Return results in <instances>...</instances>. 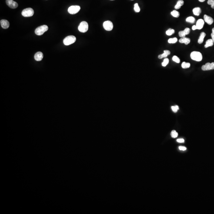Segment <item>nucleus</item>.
I'll use <instances>...</instances> for the list:
<instances>
[{
  "label": "nucleus",
  "mask_w": 214,
  "mask_h": 214,
  "mask_svg": "<svg viewBox=\"0 0 214 214\" xmlns=\"http://www.w3.org/2000/svg\"><path fill=\"white\" fill-rule=\"evenodd\" d=\"M34 10L31 8H29L24 9L21 13L22 15L25 17H31L34 15Z\"/></svg>",
  "instance_id": "obj_4"
},
{
  "label": "nucleus",
  "mask_w": 214,
  "mask_h": 214,
  "mask_svg": "<svg viewBox=\"0 0 214 214\" xmlns=\"http://www.w3.org/2000/svg\"><path fill=\"white\" fill-rule=\"evenodd\" d=\"M179 149L182 151H185L186 150V148L185 147H183V146H180L179 147Z\"/></svg>",
  "instance_id": "obj_34"
},
{
  "label": "nucleus",
  "mask_w": 214,
  "mask_h": 214,
  "mask_svg": "<svg viewBox=\"0 0 214 214\" xmlns=\"http://www.w3.org/2000/svg\"><path fill=\"white\" fill-rule=\"evenodd\" d=\"M48 29V27L46 25H43L39 26L35 30V34L37 35H41L47 31Z\"/></svg>",
  "instance_id": "obj_2"
},
{
  "label": "nucleus",
  "mask_w": 214,
  "mask_h": 214,
  "mask_svg": "<svg viewBox=\"0 0 214 214\" xmlns=\"http://www.w3.org/2000/svg\"><path fill=\"white\" fill-rule=\"evenodd\" d=\"M193 14L196 16H199L201 13V10L200 8L196 7L193 9Z\"/></svg>",
  "instance_id": "obj_16"
},
{
  "label": "nucleus",
  "mask_w": 214,
  "mask_h": 214,
  "mask_svg": "<svg viewBox=\"0 0 214 214\" xmlns=\"http://www.w3.org/2000/svg\"><path fill=\"white\" fill-rule=\"evenodd\" d=\"M171 14L175 17H178L180 16V13L178 11H177L176 10H173L172 11L171 13Z\"/></svg>",
  "instance_id": "obj_21"
},
{
  "label": "nucleus",
  "mask_w": 214,
  "mask_h": 214,
  "mask_svg": "<svg viewBox=\"0 0 214 214\" xmlns=\"http://www.w3.org/2000/svg\"><path fill=\"white\" fill-rule=\"evenodd\" d=\"M186 21L188 22L193 24V23H194L195 21V19L194 17L190 16V17H187V18L186 19Z\"/></svg>",
  "instance_id": "obj_20"
},
{
  "label": "nucleus",
  "mask_w": 214,
  "mask_h": 214,
  "mask_svg": "<svg viewBox=\"0 0 214 214\" xmlns=\"http://www.w3.org/2000/svg\"><path fill=\"white\" fill-rule=\"evenodd\" d=\"M190 66V63H186V62H183L182 64V67L183 69H186L189 67Z\"/></svg>",
  "instance_id": "obj_23"
},
{
  "label": "nucleus",
  "mask_w": 214,
  "mask_h": 214,
  "mask_svg": "<svg viewBox=\"0 0 214 214\" xmlns=\"http://www.w3.org/2000/svg\"><path fill=\"white\" fill-rule=\"evenodd\" d=\"M211 36L212 39H213V41L214 42V28L212 29V33L211 34Z\"/></svg>",
  "instance_id": "obj_33"
},
{
  "label": "nucleus",
  "mask_w": 214,
  "mask_h": 214,
  "mask_svg": "<svg viewBox=\"0 0 214 214\" xmlns=\"http://www.w3.org/2000/svg\"><path fill=\"white\" fill-rule=\"evenodd\" d=\"M43 55L42 52H37L35 54V56H34L35 59V60L37 61H40L42 60V59H43Z\"/></svg>",
  "instance_id": "obj_13"
},
{
  "label": "nucleus",
  "mask_w": 214,
  "mask_h": 214,
  "mask_svg": "<svg viewBox=\"0 0 214 214\" xmlns=\"http://www.w3.org/2000/svg\"><path fill=\"white\" fill-rule=\"evenodd\" d=\"M206 36V34L205 32L201 33V34L200 36L199 37V38L198 40V43L199 44H201L203 42V41H204V38Z\"/></svg>",
  "instance_id": "obj_17"
},
{
  "label": "nucleus",
  "mask_w": 214,
  "mask_h": 214,
  "mask_svg": "<svg viewBox=\"0 0 214 214\" xmlns=\"http://www.w3.org/2000/svg\"><path fill=\"white\" fill-rule=\"evenodd\" d=\"M190 39L188 38H181L179 40V42L181 43H185V45H188L190 42Z\"/></svg>",
  "instance_id": "obj_14"
},
{
  "label": "nucleus",
  "mask_w": 214,
  "mask_h": 214,
  "mask_svg": "<svg viewBox=\"0 0 214 214\" xmlns=\"http://www.w3.org/2000/svg\"><path fill=\"white\" fill-rule=\"evenodd\" d=\"M207 4L209 5H211L212 8L214 9V0H208Z\"/></svg>",
  "instance_id": "obj_30"
},
{
  "label": "nucleus",
  "mask_w": 214,
  "mask_h": 214,
  "mask_svg": "<svg viewBox=\"0 0 214 214\" xmlns=\"http://www.w3.org/2000/svg\"><path fill=\"white\" fill-rule=\"evenodd\" d=\"M171 108H172V111L174 112H175V113H176L177 111H178V110L179 109L178 105H176L175 106H172L171 107Z\"/></svg>",
  "instance_id": "obj_31"
},
{
  "label": "nucleus",
  "mask_w": 214,
  "mask_h": 214,
  "mask_svg": "<svg viewBox=\"0 0 214 214\" xmlns=\"http://www.w3.org/2000/svg\"><path fill=\"white\" fill-rule=\"evenodd\" d=\"M204 21L209 25H211L214 21V20L212 17L207 15H205L204 16Z\"/></svg>",
  "instance_id": "obj_12"
},
{
  "label": "nucleus",
  "mask_w": 214,
  "mask_h": 214,
  "mask_svg": "<svg viewBox=\"0 0 214 214\" xmlns=\"http://www.w3.org/2000/svg\"><path fill=\"white\" fill-rule=\"evenodd\" d=\"M134 10L136 13H139L140 11V8L137 3L134 5Z\"/></svg>",
  "instance_id": "obj_27"
},
{
  "label": "nucleus",
  "mask_w": 214,
  "mask_h": 214,
  "mask_svg": "<svg viewBox=\"0 0 214 214\" xmlns=\"http://www.w3.org/2000/svg\"><path fill=\"white\" fill-rule=\"evenodd\" d=\"M103 27L105 30L110 31L113 29V23L111 21H106L104 23Z\"/></svg>",
  "instance_id": "obj_7"
},
{
  "label": "nucleus",
  "mask_w": 214,
  "mask_h": 214,
  "mask_svg": "<svg viewBox=\"0 0 214 214\" xmlns=\"http://www.w3.org/2000/svg\"><path fill=\"white\" fill-rule=\"evenodd\" d=\"M200 2H204L206 0H198Z\"/></svg>",
  "instance_id": "obj_37"
},
{
  "label": "nucleus",
  "mask_w": 214,
  "mask_h": 214,
  "mask_svg": "<svg viewBox=\"0 0 214 214\" xmlns=\"http://www.w3.org/2000/svg\"><path fill=\"white\" fill-rule=\"evenodd\" d=\"M171 136L172 138H176L178 136V133L176 132V130H173L171 132Z\"/></svg>",
  "instance_id": "obj_25"
},
{
  "label": "nucleus",
  "mask_w": 214,
  "mask_h": 214,
  "mask_svg": "<svg viewBox=\"0 0 214 214\" xmlns=\"http://www.w3.org/2000/svg\"><path fill=\"white\" fill-rule=\"evenodd\" d=\"M178 34H179V36H180V37L181 38H185V36H186V35L185 34V32L184 31H180L178 33Z\"/></svg>",
  "instance_id": "obj_29"
},
{
  "label": "nucleus",
  "mask_w": 214,
  "mask_h": 214,
  "mask_svg": "<svg viewBox=\"0 0 214 214\" xmlns=\"http://www.w3.org/2000/svg\"><path fill=\"white\" fill-rule=\"evenodd\" d=\"M7 5L12 9H15L18 7V4L13 0H6Z\"/></svg>",
  "instance_id": "obj_9"
},
{
  "label": "nucleus",
  "mask_w": 214,
  "mask_h": 214,
  "mask_svg": "<svg viewBox=\"0 0 214 214\" xmlns=\"http://www.w3.org/2000/svg\"><path fill=\"white\" fill-rule=\"evenodd\" d=\"M0 24L2 28L4 29H8L10 26L9 21L6 20H2L0 21Z\"/></svg>",
  "instance_id": "obj_11"
},
{
  "label": "nucleus",
  "mask_w": 214,
  "mask_h": 214,
  "mask_svg": "<svg viewBox=\"0 0 214 214\" xmlns=\"http://www.w3.org/2000/svg\"><path fill=\"white\" fill-rule=\"evenodd\" d=\"M172 60L175 62H176L177 63H179L180 62V59L179 58L177 57V56H173L172 57Z\"/></svg>",
  "instance_id": "obj_28"
},
{
  "label": "nucleus",
  "mask_w": 214,
  "mask_h": 214,
  "mask_svg": "<svg viewBox=\"0 0 214 214\" xmlns=\"http://www.w3.org/2000/svg\"><path fill=\"white\" fill-rule=\"evenodd\" d=\"M80 6H72L69 8L68 13L71 14H77L80 10Z\"/></svg>",
  "instance_id": "obj_6"
},
{
  "label": "nucleus",
  "mask_w": 214,
  "mask_h": 214,
  "mask_svg": "<svg viewBox=\"0 0 214 214\" xmlns=\"http://www.w3.org/2000/svg\"><path fill=\"white\" fill-rule=\"evenodd\" d=\"M178 41V39L176 37L173 38H169L168 40V42L169 43L174 44L177 42Z\"/></svg>",
  "instance_id": "obj_24"
},
{
  "label": "nucleus",
  "mask_w": 214,
  "mask_h": 214,
  "mask_svg": "<svg viewBox=\"0 0 214 214\" xmlns=\"http://www.w3.org/2000/svg\"><path fill=\"white\" fill-rule=\"evenodd\" d=\"M190 29L189 28H186L184 30V31L185 32V34L186 35H188L189 34V32H190Z\"/></svg>",
  "instance_id": "obj_32"
},
{
  "label": "nucleus",
  "mask_w": 214,
  "mask_h": 214,
  "mask_svg": "<svg viewBox=\"0 0 214 214\" xmlns=\"http://www.w3.org/2000/svg\"><path fill=\"white\" fill-rule=\"evenodd\" d=\"M171 52L168 50H164V53L161 55H159L158 56V58L159 59H162L164 58H166L167 56L170 55Z\"/></svg>",
  "instance_id": "obj_15"
},
{
  "label": "nucleus",
  "mask_w": 214,
  "mask_h": 214,
  "mask_svg": "<svg viewBox=\"0 0 214 214\" xmlns=\"http://www.w3.org/2000/svg\"><path fill=\"white\" fill-rule=\"evenodd\" d=\"M190 57L192 59L197 62L201 61L203 58L201 53L197 51L192 52L191 53Z\"/></svg>",
  "instance_id": "obj_1"
},
{
  "label": "nucleus",
  "mask_w": 214,
  "mask_h": 214,
  "mask_svg": "<svg viewBox=\"0 0 214 214\" xmlns=\"http://www.w3.org/2000/svg\"><path fill=\"white\" fill-rule=\"evenodd\" d=\"M168 62H169V59L168 58H165V59H164V62H162V66L164 67H165L168 64Z\"/></svg>",
  "instance_id": "obj_26"
},
{
  "label": "nucleus",
  "mask_w": 214,
  "mask_h": 214,
  "mask_svg": "<svg viewBox=\"0 0 214 214\" xmlns=\"http://www.w3.org/2000/svg\"><path fill=\"white\" fill-rule=\"evenodd\" d=\"M184 2L182 0H179L177 2V4L175 5V8L178 10L180 8L181 6L184 5Z\"/></svg>",
  "instance_id": "obj_19"
},
{
  "label": "nucleus",
  "mask_w": 214,
  "mask_h": 214,
  "mask_svg": "<svg viewBox=\"0 0 214 214\" xmlns=\"http://www.w3.org/2000/svg\"><path fill=\"white\" fill-rule=\"evenodd\" d=\"M175 32V30L172 29H169L168 30H167L166 32V34L167 35L170 36L172 35L173 34H174Z\"/></svg>",
  "instance_id": "obj_22"
},
{
  "label": "nucleus",
  "mask_w": 214,
  "mask_h": 214,
  "mask_svg": "<svg viewBox=\"0 0 214 214\" xmlns=\"http://www.w3.org/2000/svg\"></svg>",
  "instance_id": "obj_38"
},
{
  "label": "nucleus",
  "mask_w": 214,
  "mask_h": 214,
  "mask_svg": "<svg viewBox=\"0 0 214 214\" xmlns=\"http://www.w3.org/2000/svg\"><path fill=\"white\" fill-rule=\"evenodd\" d=\"M214 43V42L213 41L212 39H209L207 40V41L206 42V45H205V47L206 48H207L209 46H213Z\"/></svg>",
  "instance_id": "obj_18"
},
{
  "label": "nucleus",
  "mask_w": 214,
  "mask_h": 214,
  "mask_svg": "<svg viewBox=\"0 0 214 214\" xmlns=\"http://www.w3.org/2000/svg\"><path fill=\"white\" fill-rule=\"evenodd\" d=\"M201 69L203 71H208L213 70L214 69V62L211 63H207L204 65H203L201 67Z\"/></svg>",
  "instance_id": "obj_8"
},
{
  "label": "nucleus",
  "mask_w": 214,
  "mask_h": 214,
  "mask_svg": "<svg viewBox=\"0 0 214 214\" xmlns=\"http://www.w3.org/2000/svg\"><path fill=\"white\" fill-rule=\"evenodd\" d=\"M88 24L86 21H82L80 23L78 27V29L80 32L85 33L88 31Z\"/></svg>",
  "instance_id": "obj_5"
},
{
  "label": "nucleus",
  "mask_w": 214,
  "mask_h": 214,
  "mask_svg": "<svg viewBox=\"0 0 214 214\" xmlns=\"http://www.w3.org/2000/svg\"><path fill=\"white\" fill-rule=\"evenodd\" d=\"M76 38L75 36L73 35L68 36L66 37L63 41V43L65 45L68 46L74 43L76 41Z\"/></svg>",
  "instance_id": "obj_3"
},
{
  "label": "nucleus",
  "mask_w": 214,
  "mask_h": 214,
  "mask_svg": "<svg viewBox=\"0 0 214 214\" xmlns=\"http://www.w3.org/2000/svg\"><path fill=\"white\" fill-rule=\"evenodd\" d=\"M192 29L193 30H195L197 29V27H196V25H194L192 26Z\"/></svg>",
  "instance_id": "obj_36"
},
{
  "label": "nucleus",
  "mask_w": 214,
  "mask_h": 214,
  "mask_svg": "<svg viewBox=\"0 0 214 214\" xmlns=\"http://www.w3.org/2000/svg\"><path fill=\"white\" fill-rule=\"evenodd\" d=\"M204 25V21L201 19H199L197 21L196 26L197 27V29H201L203 28V25Z\"/></svg>",
  "instance_id": "obj_10"
},
{
  "label": "nucleus",
  "mask_w": 214,
  "mask_h": 214,
  "mask_svg": "<svg viewBox=\"0 0 214 214\" xmlns=\"http://www.w3.org/2000/svg\"><path fill=\"white\" fill-rule=\"evenodd\" d=\"M177 141L179 143H183V142H185V140L184 139L182 138L178 139H177Z\"/></svg>",
  "instance_id": "obj_35"
}]
</instances>
